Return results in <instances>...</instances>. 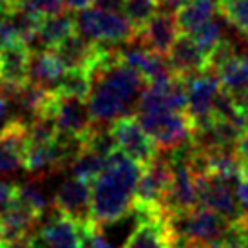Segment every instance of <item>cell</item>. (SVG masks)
I'll list each match as a JSON object with an SVG mask.
<instances>
[{
  "instance_id": "cell-6",
  "label": "cell",
  "mask_w": 248,
  "mask_h": 248,
  "mask_svg": "<svg viewBox=\"0 0 248 248\" xmlns=\"http://www.w3.org/2000/svg\"><path fill=\"white\" fill-rule=\"evenodd\" d=\"M194 179H196V190H198V200L201 207H207L214 212L221 214L230 223L247 217V214L243 212L241 205L237 201L235 190L232 188V183L207 172H194Z\"/></svg>"
},
{
  "instance_id": "cell-23",
  "label": "cell",
  "mask_w": 248,
  "mask_h": 248,
  "mask_svg": "<svg viewBox=\"0 0 248 248\" xmlns=\"http://www.w3.org/2000/svg\"><path fill=\"white\" fill-rule=\"evenodd\" d=\"M194 36V40L200 44V47L207 53V56L212 53L216 46L225 38V24L217 18H210L208 22H205L203 26L196 29L194 33H190Z\"/></svg>"
},
{
  "instance_id": "cell-37",
  "label": "cell",
  "mask_w": 248,
  "mask_h": 248,
  "mask_svg": "<svg viewBox=\"0 0 248 248\" xmlns=\"http://www.w3.org/2000/svg\"><path fill=\"white\" fill-rule=\"evenodd\" d=\"M0 20H2V16H0Z\"/></svg>"
},
{
  "instance_id": "cell-12",
  "label": "cell",
  "mask_w": 248,
  "mask_h": 248,
  "mask_svg": "<svg viewBox=\"0 0 248 248\" xmlns=\"http://www.w3.org/2000/svg\"><path fill=\"white\" fill-rule=\"evenodd\" d=\"M91 190L89 181L69 178L56 188L55 210L80 223H91Z\"/></svg>"
},
{
  "instance_id": "cell-33",
  "label": "cell",
  "mask_w": 248,
  "mask_h": 248,
  "mask_svg": "<svg viewBox=\"0 0 248 248\" xmlns=\"http://www.w3.org/2000/svg\"><path fill=\"white\" fill-rule=\"evenodd\" d=\"M4 248H33V245H31V237L26 235V237H20V239H16V241L6 243Z\"/></svg>"
},
{
  "instance_id": "cell-32",
  "label": "cell",
  "mask_w": 248,
  "mask_h": 248,
  "mask_svg": "<svg viewBox=\"0 0 248 248\" xmlns=\"http://www.w3.org/2000/svg\"><path fill=\"white\" fill-rule=\"evenodd\" d=\"M96 7L110 9V11H124V0H94Z\"/></svg>"
},
{
  "instance_id": "cell-16",
  "label": "cell",
  "mask_w": 248,
  "mask_h": 248,
  "mask_svg": "<svg viewBox=\"0 0 248 248\" xmlns=\"http://www.w3.org/2000/svg\"><path fill=\"white\" fill-rule=\"evenodd\" d=\"M178 33L179 29L178 24H176V15L159 9L158 13L145 24V28L140 29L134 36L151 51L167 58V53H169V49L172 46L174 38L178 36Z\"/></svg>"
},
{
  "instance_id": "cell-18",
  "label": "cell",
  "mask_w": 248,
  "mask_h": 248,
  "mask_svg": "<svg viewBox=\"0 0 248 248\" xmlns=\"http://www.w3.org/2000/svg\"><path fill=\"white\" fill-rule=\"evenodd\" d=\"M216 11H219V0H188L176 13L178 29L181 33H194L200 26L214 18Z\"/></svg>"
},
{
  "instance_id": "cell-22",
  "label": "cell",
  "mask_w": 248,
  "mask_h": 248,
  "mask_svg": "<svg viewBox=\"0 0 248 248\" xmlns=\"http://www.w3.org/2000/svg\"><path fill=\"white\" fill-rule=\"evenodd\" d=\"M159 11L158 0H124V15L129 18L134 31L145 28V24L151 20Z\"/></svg>"
},
{
  "instance_id": "cell-25",
  "label": "cell",
  "mask_w": 248,
  "mask_h": 248,
  "mask_svg": "<svg viewBox=\"0 0 248 248\" xmlns=\"http://www.w3.org/2000/svg\"><path fill=\"white\" fill-rule=\"evenodd\" d=\"M217 248H248V216L230 225Z\"/></svg>"
},
{
  "instance_id": "cell-35",
  "label": "cell",
  "mask_w": 248,
  "mask_h": 248,
  "mask_svg": "<svg viewBox=\"0 0 248 248\" xmlns=\"http://www.w3.org/2000/svg\"><path fill=\"white\" fill-rule=\"evenodd\" d=\"M245 60H247V65H248V53L245 55Z\"/></svg>"
},
{
  "instance_id": "cell-13",
  "label": "cell",
  "mask_w": 248,
  "mask_h": 248,
  "mask_svg": "<svg viewBox=\"0 0 248 248\" xmlns=\"http://www.w3.org/2000/svg\"><path fill=\"white\" fill-rule=\"evenodd\" d=\"M28 149V124L13 118L0 131V174H13L24 167Z\"/></svg>"
},
{
  "instance_id": "cell-20",
  "label": "cell",
  "mask_w": 248,
  "mask_h": 248,
  "mask_svg": "<svg viewBox=\"0 0 248 248\" xmlns=\"http://www.w3.org/2000/svg\"><path fill=\"white\" fill-rule=\"evenodd\" d=\"M107 159L109 158H105L102 154L83 147L80 154L75 158V161L71 163V170H73L76 178H82L85 181H94L100 174L104 172Z\"/></svg>"
},
{
  "instance_id": "cell-3",
  "label": "cell",
  "mask_w": 248,
  "mask_h": 248,
  "mask_svg": "<svg viewBox=\"0 0 248 248\" xmlns=\"http://www.w3.org/2000/svg\"><path fill=\"white\" fill-rule=\"evenodd\" d=\"M75 24L76 33L98 44L120 46L136 35V31L129 18L124 15V11H110V9L89 6L76 11Z\"/></svg>"
},
{
  "instance_id": "cell-15",
  "label": "cell",
  "mask_w": 248,
  "mask_h": 248,
  "mask_svg": "<svg viewBox=\"0 0 248 248\" xmlns=\"http://www.w3.org/2000/svg\"><path fill=\"white\" fill-rule=\"evenodd\" d=\"M76 31L75 15L67 11H62L58 15H47L44 16L36 33L29 38L26 44L31 49V53L36 51H51L55 49L60 42H63L69 35Z\"/></svg>"
},
{
  "instance_id": "cell-9",
  "label": "cell",
  "mask_w": 248,
  "mask_h": 248,
  "mask_svg": "<svg viewBox=\"0 0 248 248\" xmlns=\"http://www.w3.org/2000/svg\"><path fill=\"white\" fill-rule=\"evenodd\" d=\"M89 223H80L63 216L56 210V214L47 219V223L31 237L33 248H83V237Z\"/></svg>"
},
{
  "instance_id": "cell-2",
  "label": "cell",
  "mask_w": 248,
  "mask_h": 248,
  "mask_svg": "<svg viewBox=\"0 0 248 248\" xmlns=\"http://www.w3.org/2000/svg\"><path fill=\"white\" fill-rule=\"evenodd\" d=\"M178 241L201 248H217L230 228V221L207 207H198L185 214H169Z\"/></svg>"
},
{
  "instance_id": "cell-19",
  "label": "cell",
  "mask_w": 248,
  "mask_h": 248,
  "mask_svg": "<svg viewBox=\"0 0 248 248\" xmlns=\"http://www.w3.org/2000/svg\"><path fill=\"white\" fill-rule=\"evenodd\" d=\"M93 89V76L87 69H65L62 78L58 80L56 87L53 91L65 94V96H75L87 100L89 93Z\"/></svg>"
},
{
  "instance_id": "cell-1",
  "label": "cell",
  "mask_w": 248,
  "mask_h": 248,
  "mask_svg": "<svg viewBox=\"0 0 248 248\" xmlns=\"http://www.w3.org/2000/svg\"><path fill=\"white\" fill-rule=\"evenodd\" d=\"M141 169L140 163L118 149L110 154L104 172L94 179L91 188V221L94 225H109L129 214Z\"/></svg>"
},
{
  "instance_id": "cell-28",
  "label": "cell",
  "mask_w": 248,
  "mask_h": 248,
  "mask_svg": "<svg viewBox=\"0 0 248 248\" xmlns=\"http://www.w3.org/2000/svg\"><path fill=\"white\" fill-rule=\"evenodd\" d=\"M9 102H11V98L7 96L6 93H0V131L6 127L13 118H9Z\"/></svg>"
},
{
  "instance_id": "cell-7",
  "label": "cell",
  "mask_w": 248,
  "mask_h": 248,
  "mask_svg": "<svg viewBox=\"0 0 248 248\" xmlns=\"http://www.w3.org/2000/svg\"><path fill=\"white\" fill-rule=\"evenodd\" d=\"M109 129L112 132L114 141H116L118 151H122L125 156L134 159L141 167L147 165L158 154L156 145H154L151 136L143 131L136 114L129 112V114L116 118L109 125Z\"/></svg>"
},
{
  "instance_id": "cell-11",
  "label": "cell",
  "mask_w": 248,
  "mask_h": 248,
  "mask_svg": "<svg viewBox=\"0 0 248 248\" xmlns=\"http://www.w3.org/2000/svg\"><path fill=\"white\" fill-rule=\"evenodd\" d=\"M31 49L24 40H16L0 49V89L7 96L29 80Z\"/></svg>"
},
{
  "instance_id": "cell-31",
  "label": "cell",
  "mask_w": 248,
  "mask_h": 248,
  "mask_svg": "<svg viewBox=\"0 0 248 248\" xmlns=\"http://www.w3.org/2000/svg\"><path fill=\"white\" fill-rule=\"evenodd\" d=\"M235 151H237V154H239V158L243 161H248V129L243 131V134L239 136L237 143H235Z\"/></svg>"
},
{
  "instance_id": "cell-5",
  "label": "cell",
  "mask_w": 248,
  "mask_h": 248,
  "mask_svg": "<svg viewBox=\"0 0 248 248\" xmlns=\"http://www.w3.org/2000/svg\"><path fill=\"white\" fill-rule=\"evenodd\" d=\"M170 181V161L167 152H158L154 158L143 165L140 174L138 185L134 190L136 210H158L163 208L167 186Z\"/></svg>"
},
{
  "instance_id": "cell-8",
  "label": "cell",
  "mask_w": 248,
  "mask_h": 248,
  "mask_svg": "<svg viewBox=\"0 0 248 248\" xmlns=\"http://www.w3.org/2000/svg\"><path fill=\"white\" fill-rule=\"evenodd\" d=\"M221 87L219 76L214 71H205L198 76L188 78V100H186V116L192 124V132L207 129L214 122L212 104L214 96Z\"/></svg>"
},
{
  "instance_id": "cell-17",
  "label": "cell",
  "mask_w": 248,
  "mask_h": 248,
  "mask_svg": "<svg viewBox=\"0 0 248 248\" xmlns=\"http://www.w3.org/2000/svg\"><path fill=\"white\" fill-rule=\"evenodd\" d=\"M63 73H65V67L55 51H36L31 55L29 82L40 83L47 89H55Z\"/></svg>"
},
{
  "instance_id": "cell-29",
  "label": "cell",
  "mask_w": 248,
  "mask_h": 248,
  "mask_svg": "<svg viewBox=\"0 0 248 248\" xmlns=\"http://www.w3.org/2000/svg\"><path fill=\"white\" fill-rule=\"evenodd\" d=\"M15 194V186L6 183V181H0V212L6 208V205L11 201Z\"/></svg>"
},
{
  "instance_id": "cell-14",
  "label": "cell",
  "mask_w": 248,
  "mask_h": 248,
  "mask_svg": "<svg viewBox=\"0 0 248 248\" xmlns=\"http://www.w3.org/2000/svg\"><path fill=\"white\" fill-rule=\"evenodd\" d=\"M40 217L42 214L38 210L13 194L11 201L0 212V241L6 245L29 235L31 228L35 227Z\"/></svg>"
},
{
  "instance_id": "cell-36",
  "label": "cell",
  "mask_w": 248,
  "mask_h": 248,
  "mask_svg": "<svg viewBox=\"0 0 248 248\" xmlns=\"http://www.w3.org/2000/svg\"><path fill=\"white\" fill-rule=\"evenodd\" d=\"M0 248H4V243H2V241H0Z\"/></svg>"
},
{
  "instance_id": "cell-30",
  "label": "cell",
  "mask_w": 248,
  "mask_h": 248,
  "mask_svg": "<svg viewBox=\"0 0 248 248\" xmlns=\"http://www.w3.org/2000/svg\"><path fill=\"white\" fill-rule=\"evenodd\" d=\"M158 2H159V9H161V11L176 15L178 9H181L188 0H158Z\"/></svg>"
},
{
  "instance_id": "cell-24",
  "label": "cell",
  "mask_w": 248,
  "mask_h": 248,
  "mask_svg": "<svg viewBox=\"0 0 248 248\" xmlns=\"http://www.w3.org/2000/svg\"><path fill=\"white\" fill-rule=\"evenodd\" d=\"M15 196L20 198L22 201H26L28 205H31L42 216L47 212L49 205H51L49 196L46 194V188L40 181H29V183H24L20 186H15Z\"/></svg>"
},
{
  "instance_id": "cell-10",
  "label": "cell",
  "mask_w": 248,
  "mask_h": 248,
  "mask_svg": "<svg viewBox=\"0 0 248 248\" xmlns=\"http://www.w3.org/2000/svg\"><path fill=\"white\" fill-rule=\"evenodd\" d=\"M167 62L172 75L181 78H192L208 71V56L194 40L190 33H181L174 38L172 46L167 53Z\"/></svg>"
},
{
  "instance_id": "cell-27",
  "label": "cell",
  "mask_w": 248,
  "mask_h": 248,
  "mask_svg": "<svg viewBox=\"0 0 248 248\" xmlns=\"http://www.w3.org/2000/svg\"><path fill=\"white\" fill-rule=\"evenodd\" d=\"M235 196H237V201L241 205L243 212L248 216V176H243L237 185H235Z\"/></svg>"
},
{
  "instance_id": "cell-34",
  "label": "cell",
  "mask_w": 248,
  "mask_h": 248,
  "mask_svg": "<svg viewBox=\"0 0 248 248\" xmlns=\"http://www.w3.org/2000/svg\"><path fill=\"white\" fill-rule=\"evenodd\" d=\"M243 170H245V176H248V161H243Z\"/></svg>"
},
{
  "instance_id": "cell-26",
  "label": "cell",
  "mask_w": 248,
  "mask_h": 248,
  "mask_svg": "<svg viewBox=\"0 0 248 248\" xmlns=\"http://www.w3.org/2000/svg\"><path fill=\"white\" fill-rule=\"evenodd\" d=\"M20 4L28 6L29 9H33L36 13H40L42 16H47V15H58L65 11L63 6V0H18Z\"/></svg>"
},
{
  "instance_id": "cell-21",
  "label": "cell",
  "mask_w": 248,
  "mask_h": 248,
  "mask_svg": "<svg viewBox=\"0 0 248 248\" xmlns=\"http://www.w3.org/2000/svg\"><path fill=\"white\" fill-rule=\"evenodd\" d=\"M219 13L245 40H248V0H219Z\"/></svg>"
},
{
  "instance_id": "cell-4",
  "label": "cell",
  "mask_w": 248,
  "mask_h": 248,
  "mask_svg": "<svg viewBox=\"0 0 248 248\" xmlns=\"http://www.w3.org/2000/svg\"><path fill=\"white\" fill-rule=\"evenodd\" d=\"M40 114H49L56 125V131L62 136L85 140L93 129V118L85 100L75 96H65L53 91L47 105Z\"/></svg>"
}]
</instances>
